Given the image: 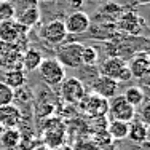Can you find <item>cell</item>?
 <instances>
[{
	"instance_id": "ffe728a7",
	"label": "cell",
	"mask_w": 150,
	"mask_h": 150,
	"mask_svg": "<svg viewBox=\"0 0 150 150\" xmlns=\"http://www.w3.org/2000/svg\"><path fill=\"white\" fill-rule=\"evenodd\" d=\"M21 139L23 136L16 129V128H10V129H5L0 136V144L3 145L6 150H15L21 145Z\"/></svg>"
},
{
	"instance_id": "9a60e30c",
	"label": "cell",
	"mask_w": 150,
	"mask_h": 150,
	"mask_svg": "<svg viewBox=\"0 0 150 150\" xmlns=\"http://www.w3.org/2000/svg\"><path fill=\"white\" fill-rule=\"evenodd\" d=\"M133 123H129V133L128 137L133 142L142 144L144 147H147V139H149V125L144 123L142 120H131Z\"/></svg>"
},
{
	"instance_id": "603a6c76",
	"label": "cell",
	"mask_w": 150,
	"mask_h": 150,
	"mask_svg": "<svg viewBox=\"0 0 150 150\" xmlns=\"http://www.w3.org/2000/svg\"><path fill=\"white\" fill-rule=\"evenodd\" d=\"M99 59L98 50L94 46H86L83 45V50H81V64L85 66H94Z\"/></svg>"
},
{
	"instance_id": "6da1fadb",
	"label": "cell",
	"mask_w": 150,
	"mask_h": 150,
	"mask_svg": "<svg viewBox=\"0 0 150 150\" xmlns=\"http://www.w3.org/2000/svg\"><path fill=\"white\" fill-rule=\"evenodd\" d=\"M81 50L83 45L80 42H62L56 45V61L66 69H78L81 66Z\"/></svg>"
},
{
	"instance_id": "7402d4cb",
	"label": "cell",
	"mask_w": 150,
	"mask_h": 150,
	"mask_svg": "<svg viewBox=\"0 0 150 150\" xmlns=\"http://www.w3.org/2000/svg\"><path fill=\"white\" fill-rule=\"evenodd\" d=\"M62 139H64V131L61 129L59 125L56 128H48V131L45 134V142L50 149H58Z\"/></svg>"
},
{
	"instance_id": "7c38bea8",
	"label": "cell",
	"mask_w": 150,
	"mask_h": 150,
	"mask_svg": "<svg viewBox=\"0 0 150 150\" xmlns=\"http://www.w3.org/2000/svg\"><path fill=\"white\" fill-rule=\"evenodd\" d=\"M78 104L81 105V109L91 117H102L107 113V107H109V101L102 99L96 94H85Z\"/></svg>"
},
{
	"instance_id": "3957f363",
	"label": "cell",
	"mask_w": 150,
	"mask_h": 150,
	"mask_svg": "<svg viewBox=\"0 0 150 150\" xmlns=\"http://www.w3.org/2000/svg\"><path fill=\"white\" fill-rule=\"evenodd\" d=\"M37 70H38V74H40L42 80H43L46 85H50V86L61 85L62 80L66 78V69H64L54 58L43 59Z\"/></svg>"
},
{
	"instance_id": "ba28073f",
	"label": "cell",
	"mask_w": 150,
	"mask_h": 150,
	"mask_svg": "<svg viewBox=\"0 0 150 150\" xmlns=\"http://www.w3.org/2000/svg\"><path fill=\"white\" fill-rule=\"evenodd\" d=\"M91 18L85 11H75L72 15L67 16V19L64 21L67 35H81L90 29Z\"/></svg>"
},
{
	"instance_id": "4fadbf2b",
	"label": "cell",
	"mask_w": 150,
	"mask_h": 150,
	"mask_svg": "<svg viewBox=\"0 0 150 150\" xmlns=\"http://www.w3.org/2000/svg\"><path fill=\"white\" fill-rule=\"evenodd\" d=\"M118 26H120V29H123L125 32H128V34H131V35H137V37L142 34V30L147 29L145 21L139 15H136L134 11H128V13H125V15H121L120 21H118Z\"/></svg>"
},
{
	"instance_id": "5b68a950",
	"label": "cell",
	"mask_w": 150,
	"mask_h": 150,
	"mask_svg": "<svg viewBox=\"0 0 150 150\" xmlns=\"http://www.w3.org/2000/svg\"><path fill=\"white\" fill-rule=\"evenodd\" d=\"M86 94L85 91V85L80 78L70 77L64 78L61 83V96L67 104H78L83 99V96Z\"/></svg>"
},
{
	"instance_id": "5bb4252c",
	"label": "cell",
	"mask_w": 150,
	"mask_h": 150,
	"mask_svg": "<svg viewBox=\"0 0 150 150\" xmlns=\"http://www.w3.org/2000/svg\"><path fill=\"white\" fill-rule=\"evenodd\" d=\"M23 120V113L16 105L8 104L0 107V126L10 129V128H16Z\"/></svg>"
},
{
	"instance_id": "ac0fdd59",
	"label": "cell",
	"mask_w": 150,
	"mask_h": 150,
	"mask_svg": "<svg viewBox=\"0 0 150 150\" xmlns=\"http://www.w3.org/2000/svg\"><path fill=\"white\" fill-rule=\"evenodd\" d=\"M105 129H107L109 137L121 141V139L128 137V133H129V123H126V121H118V120H110L109 123H107Z\"/></svg>"
},
{
	"instance_id": "44dd1931",
	"label": "cell",
	"mask_w": 150,
	"mask_h": 150,
	"mask_svg": "<svg viewBox=\"0 0 150 150\" xmlns=\"http://www.w3.org/2000/svg\"><path fill=\"white\" fill-rule=\"evenodd\" d=\"M123 98L128 104H131L136 109V107H141L145 101V93L141 90L139 86H129L126 88L123 93Z\"/></svg>"
},
{
	"instance_id": "83f0119b",
	"label": "cell",
	"mask_w": 150,
	"mask_h": 150,
	"mask_svg": "<svg viewBox=\"0 0 150 150\" xmlns=\"http://www.w3.org/2000/svg\"><path fill=\"white\" fill-rule=\"evenodd\" d=\"M137 2H139V3H144V5H147L150 0H137Z\"/></svg>"
},
{
	"instance_id": "7a4b0ae2",
	"label": "cell",
	"mask_w": 150,
	"mask_h": 150,
	"mask_svg": "<svg viewBox=\"0 0 150 150\" xmlns=\"http://www.w3.org/2000/svg\"><path fill=\"white\" fill-rule=\"evenodd\" d=\"M101 75L109 77L115 80L117 83H125V81L131 80V72L126 66V61L120 56H110L107 58L101 66Z\"/></svg>"
},
{
	"instance_id": "9c48e42d",
	"label": "cell",
	"mask_w": 150,
	"mask_h": 150,
	"mask_svg": "<svg viewBox=\"0 0 150 150\" xmlns=\"http://www.w3.org/2000/svg\"><path fill=\"white\" fill-rule=\"evenodd\" d=\"M91 90L93 94L99 96L102 99H112L113 96H117V91H118V83L115 80L109 77H104V75H98V77L93 80L91 83Z\"/></svg>"
},
{
	"instance_id": "d4e9b609",
	"label": "cell",
	"mask_w": 150,
	"mask_h": 150,
	"mask_svg": "<svg viewBox=\"0 0 150 150\" xmlns=\"http://www.w3.org/2000/svg\"><path fill=\"white\" fill-rule=\"evenodd\" d=\"M15 90L8 86L6 83L0 81V107L2 105H8V104H13L15 101Z\"/></svg>"
},
{
	"instance_id": "30bf717a",
	"label": "cell",
	"mask_w": 150,
	"mask_h": 150,
	"mask_svg": "<svg viewBox=\"0 0 150 150\" xmlns=\"http://www.w3.org/2000/svg\"><path fill=\"white\" fill-rule=\"evenodd\" d=\"M128 69L131 72V77L134 78H145L149 75L150 70V58H149V51H139L136 54L131 56L129 62H126Z\"/></svg>"
},
{
	"instance_id": "52a82bcc",
	"label": "cell",
	"mask_w": 150,
	"mask_h": 150,
	"mask_svg": "<svg viewBox=\"0 0 150 150\" xmlns=\"http://www.w3.org/2000/svg\"><path fill=\"white\" fill-rule=\"evenodd\" d=\"M21 54L18 45H8L0 42V67L11 70V69H21Z\"/></svg>"
},
{
	"instance_id": "f1b7e54d",
	"label": "cell",
	"mask_w": 150,
	"mask_h": 150,
	"mask_svg": "<svg viewBox=\"0 0 150 150\" xmlns=\"http://www.w3.org/2000/svg\"><path fill=\"white\" fill-rule=\"evenodd\" d=\"M0 2H6V0H0Z\"/></svg>"
},
{
	"instance_id": "8fae6325",
	"label": "cell",
	"mask_w": 150,
	"mask_h": 150,
	"mask_svg": "<svg viewBox=\"0 0 150 150\" xmlns=\"http://www.w3.org/2000/svg\"><path fill=\"white\" fill-rule=\"evenodd\" d=\"M29 29L19 26L16 23V19H10V21H3L0 23V42L8 45H16L18 40L21 38V35L26 34Z\"/></svg>"
},
{
	"instance_id": "d6986e66",
	"label": "cell",
	"mask_w": 150,
	"mask_h": 150,
	"mask_svg": "<svg viewBox=\"0 0 150 150\" xmlns=\"http://www.w3.org/2000/svg\"><path fill=\"white\" fill-rule=\"evenodd\" d=\"M3 83H6L11 90H18L26 85V74L23 69H11L3 74Z\"/></svg>"
},
{
	"instance_id": "e0dca14e",
	"label": "cell",
	"mask_w": 150,
	"mask_h": 150,
	"mask_svg": "<svg viewBox=\"0 0 150 150\" xmlns=\"http://www.w3.org/2000/svg\"><path fill=\"white\" fill-rule=\"evenodd\" d=\"M42 53L38 50H34V48H29L26 53L23 54L21 58V69H24L26 72H34V70L38 69V66L42 64Z\"/></svg>"
},
{
	"instance_id": "277c9868",
	"label": "cell",
	"mask_w": 150,
	"mask_h": 150,
	"mask_svg": "<svg viewBox=\"0 0 150 150\" xmlns=\"http://www.w3.org/2000/svg\"><path fill=\"white\" fill-rule=\"evenodd\" d=\"M107 113L110 115V120L131 123V120H134V117H136V109L125 101L123 94H117L112 99H109Z\"/></svg>"
},
{
	"instance_id": "cb8c5ba5",
	"label": "cell",
	"mask_w": 150,
	"mask_h": 150,
	"mask_svg": "<svg viewBox=\"0 0 150 150\" xmlns=\"http://www.w3.org/2000/svg\"><path fill=\"white\" fill-rule=\"evenodd\" d=\"M16 18V8L10 0L6 2H0V23L3 21H10Z\"/></svg>"
},
{
	"instance_id": "484cf974",
	"label": "cell",
	"mask_w": 150,
	"mask_h": 150,
	"mask_svg": "<svg viewBox=\"0 0 150 150\" xmlns=\"http://www.w3.org/2000/svg\"><path fill=\"white\" fill-rule=\"evenodd\" d=\"M101 15H104L105 19H117V16H121V6L117 3H107L101 8Z\"/></svg>"
},
{
	"instance_id": "4316f807",
	"label": "cell",
	"mask_w": 150,
	"mask_h": 150,
	"mask_svg": "<svg viewBox=\"0 0 150 150\" xmlns=\"http://www.w3.org/2000/svg\"><path fill=\"white\" fill-rule=\"evenodd\" d=\"M144 123H150V104L147 101H144V109H142V118H141Z\"/></svg>"
},
{
	"instance_id": "8992f818",
	"label": "cell",
	"mask_w": 150,
	"mask_h": 150,
	"mask_svg": "<svg viewBox=\"0 0 150 150\" xmlns=\"http://www.w3.org/2000/svg\"><path fill=\"white\" fill-rule=\"evenodd\" d=\"M40 37L43 38L45 42H48V43H51L54 46L62 43L67 38V30H66V26H64V21L53 19V21H50V23H46L45 26L42 27Z\"/></svg>"
},
{
	"instance_id": "2e32d148",
	"label": "cell",
	"mask_w": 150,
	"mask_h": 150,
	"mask_svg": "<svg viewBox=\"0 0 150 150\" xmlns=\"http://www.w3.org/2000/svg\"><path fill=\"white\" fill-rule=\"evenodd\" d=\"M38 19H40V8L37 6V3H32V5L27 6L23 13L18 15L16 23L19 24V26L26 27V29H30V27H34L35 24L38 23Z\"/></svg>"
}]
</instances>
